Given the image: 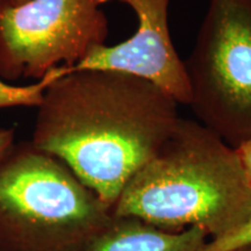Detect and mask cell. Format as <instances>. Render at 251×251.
Here are the masks:
<instances>
[{"instance_id": "obj_3", "label": "cell", "mask_w": 251, "mask_h": 251, "mask_svg": "<svg viewBox=\"0 0 251 251\" xmlns=\"http://www.w3.org/2000/svg\"><path fill=\"white\" fill-rule=\"evenodd\" d=\"M112 218L64 163L30 141L0 161V251H85Z\"/></svg>"}, {"instance_id": "obj_6", "label": "cell", "mask_w": 251, "mask_h": 251, "mask_svg": "<svg viewBox=\"0 0 251 251\" xmlns=\"http://www.w3.org/2000/svg\"><path fill=\"white\" fill-rule=\"evenodd\" d=\"M136 14L137 30L130 39L117 46H97L71 71L109 70L147 79L188 105L190 86L184 61L176 51L169 29L171 0H117Z\"/></svg>"}, {"instance_id": "obj_13", "label": "cell", "mask_w": 251, "mask_h": 251, "mask_svg": "<svg viewBox=\"0 0 251 251\" xmlns=\"http://www.w3.org/2000/svg\"><path fill=\"white\" fill-rule=\"evenodd\" d=\"M12 2H13V4H24V2H26V1H28V0H11Z\"/></svg>"}, {"instance_id": "obj_10", "label": "cell", "mask_w": 251, "mask_h": 251, "mask_svg": "<svg viewBox=\"0 0 251 251\" xmlns=\"http://www.w3.org/2000/svg\"><path fill=\"white\" fill-rule=\"evenodd\" d=\"M234 149L238 161H240L247 183L251 190V136Z\"/></svg>"}, {"instance_id": "obj_11", "label": "cell", "mask_w": 251, "mask_h": 251, "mask_svg": "<svg viewBox=\"0 0 251 251\" xmlns=\"http://www.w3.org/2000/svg\"><path fill=\"white\" fill-rule=\"evenodd\" d=\"M14 144V128H0V161Z\"/></svg>"}, {"instance_id": "obj_2", "label": "cell", "mask_w": 251, "mask_h": 251, "mask_svg": "<svg viewBox=\"0 0 251 251\" xmlns=\"http://www.w3.org/2000/svg\"><path fill=\"white\" fill-rule=\"evenodd\" d=\"M112 213L168 231L197 227L220 240L251 220V190L235 149L200 122L179 118Z\"/></svg>"}, {"instance_id": "obj_8", "label": "cell", "mask_w": 251, "mask_h": 251, "mask_svg": "<svg viewBox=\"0 0 251 251\" xmlns=\"http://www.w3.org/2000/svg\"><path fill=\"white\" fill-rule=\"evenodd\" d=\"M71 71L69 67H58L49 71L37 83L27 86H14L5 83L0 78V108L14 107V106H39L43 101L46 90L52 81L61 78Z\"/></svg>"}, {"instance_id": "obj_1", "label": "cell", "mask_w": 251, "mask_h": 251, "mask_svg": "<svg viewBox=\"0 0 251 251\" xmlns=\"http://www.w3.org/2000/svg\"><path fill=\"white\" fill-rule=\"evenodd\" d=\"M178 102L143 78L70 71L48 86L30 142L55 156L113 209L174 129Z\"/></svg>"}, {"instance_id": "obj_12", "label": "cell", "mask_w": 251, "mask_h": 251, "mask_svg": "<svg viewBox=\"0 0 251 251\" xmlns=\"http://www.w3.org/2000/svg\"><path fill=\"white\" fill-rule=\"evenodd\" d=\"M229 251H251V242L244 244V246L234 248V249H231Z\"/></svg>"}, {"instance_id": "obj_4", "label": "cell", "mask_w": 251, "mask_h": 251, "mask_svg": "<svg viewBox=\"0 0 251 251\" xmlns=\"http://www.w3.org/2000/svg\"><path fill=\"white\" fill-rule=\"evenodd\" d=\"M190 106L236 148L251 136V0H209L186 61Z\"/></svg>"}, {"instance_id": "obj_9", "label": "cell", "mask_w": 251, "mask_h": 251, "mask_svg": "<svg viewBox=\"0 0 251 251\" xmlns=\"http://www.w3.org/2000/svg\"><path fill=\"white\" fill-rule=\"evenodd\" d=\"M251 242V220L235 233L220 240H209L200 251H229Z\"/></svg>"}, {"instance_id": "obj_5", "label": "cell", "mask_w": 251, "mask_h": 251, "mask_svg": "<svg viewBox=\"0 0 251 251\" xmlns=\"http://www.w3.org/2000/svg\"><path fill=\"white\" fill-rule=\"evenodd\" d=\"M113 0H0V77L42 79L72 68L94 47L105 45L108 19L101 6Z\"/></svg>"}, {"instance_id": "obj_7", "label": "cell", "mask_w": 251, "mask_h": 251, "mask_svg": "<svg viewBox=\"0 0 251 251\" xmlns=\"http://www.w3.org/2000/svg\"><path fill=\"white\" fill-rule=\"evenodd\" d=\"M206 242L200 228L168 231L143 220L113 215L85 251H200Z\"/></svg>"}]
</instances>
